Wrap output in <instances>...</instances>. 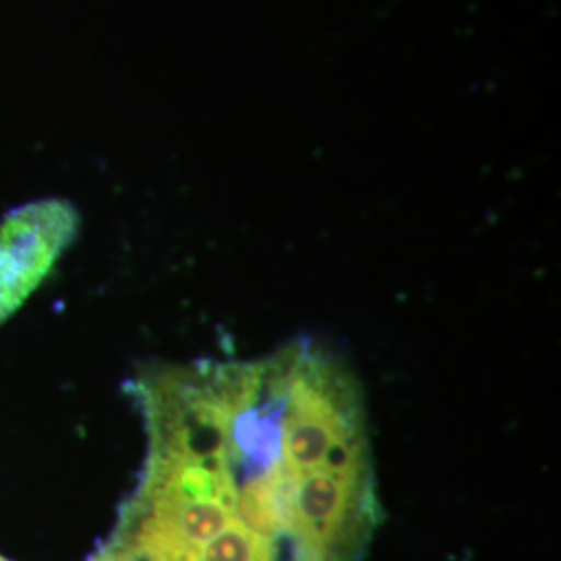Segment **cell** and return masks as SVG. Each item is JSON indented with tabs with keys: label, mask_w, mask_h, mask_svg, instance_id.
<instances>
[{
	"label": "cell",
	"mask_w": 561,
	"mask_h": 561,
	"mask_svg": "<svg viewBox=\"0 0 561 561\" xmlns=\"http://www.w3.org/2000/svg\"><path fill=\"white\" fill-rule=\"evenodd\" d=\"M175 561H279L277 541L250 530L243 522L227 526L201 549Z\"/></svg>",
	"instance_id": "2"
},
{
	"label": "cell",
	"mask_w": 561,
	"mask_h": 561,
	"mask_svg": "<svg viewBox=\"0 0 561 561\" xmlns=\"http://www.w3.org/2000/svg\"><path fill=\"white\" fill-rule=\"evenodd\" d=\"M78 231V210L57 198L30 202L0 219V324L30 300Z\"/></svg>",
	"instance_id": "1"
}]
</instances>
